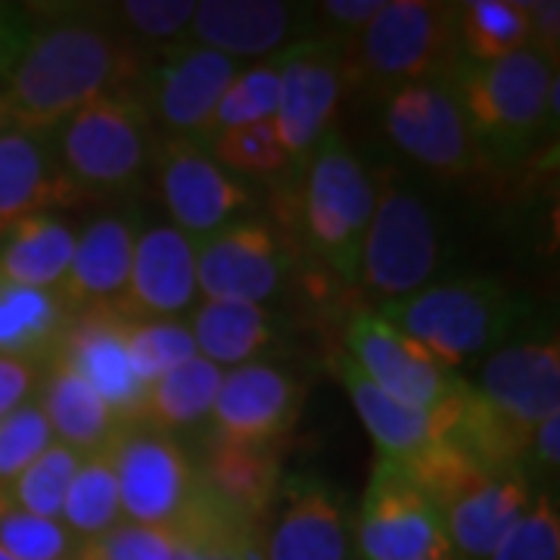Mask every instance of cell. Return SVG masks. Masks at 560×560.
<instances>
[{
  "label": "cell",
  "instance_id": "cell-1",
  "mask_svg": "<svg viewBox=\"0 0 560 560\" xmlns=\"http://www.w3.org/2000/svg\"><path fill=\"white\" fill-rule=\"evenodd\" d=\"M32 38L0 81V131L54 135L88 103L147 79L150 57L103 7H32Z\"/></svg>",
  "mask_w": 560,
  "mask_h": 560
},
{
  "label": "cell",
  "instance_id": "cell-2",
  "mask_svg": "<svg viewBox=\"0 0 560 560\" xmlns=\"http://www.w3.org/2000/svg\"><path fill=\"white\" fill-rule=\"evenodd\" d=\"M551 415H560L558 337L511 342L467 383L452 442L489 474H526L533 433Z\"/></svg>",
  "mask_w": 560,
  "mask_h": 560
},
{
  "label": "cell",
  "instance_id": "cell-3",
  "mask_svg": "<svg viewBox=\"0 0 560 560\" xmlns=\"http://www.w3.org/2000/svg\"><path fill=\"white\" fill-rule=\"evenodd\" d=\"M290 224L305 253L342 287H359L361 249L374 212V175L330 131L302 165L300 190L290 197Z\"/></svg>",
  "mask_w": 560,
  "mask_h": 560
},
{
  "label": "cell",
  "instance_id": "cell-4",
  "mask_svg": "<svg viewBox=\"0 0 560 560\" xmlns=\"http://www.w3.org/2000/svg\"><path fill=\"white\" fill-rule=\"evenodd\" d=\"M445 84L492 165L523 160L558 119V66L533 47L486 66L460 60Z\"/></svg>",
  "mask_w": 560,
  "mask_h": 560
},
{
  "label": "cell",
  "instance_id": "cell-5",
  "mask_svg": "<svg viewBox=\"0 0 560 560\" xmlns=\"http://www.w3.org/2000/svg\"><path fill=\"white\" fill-rule=\"evenodd\" d=\"M342 50L349 91L389 97L399 88L445 81L460 62L458 3L389 0L374 22Z\"/></svg>",
  "mask_w": 560,
  "mask_h": 560
},
{
  "label": "cell",
  "instance_id": "cell-6",
  "mask_svg": "<svg viewBox=\"0 0 560 560\" xmlns=\"http://www.w3.org/2000/svg\"><path fill=\"white\" fill-rule=\"evenodd\" d=\"M57 160L94 202L138 190L156 162V125L140 88L97 97L54 131Z\"/></svg>",
  "mask_w": 560,
  "mask_h": 560
},
{
  "label": "cell",
  "instance_id": "cell-7",
  "mask_svg": "<svg viewBox=\"0 0 560 560\" xmlns=\"http://www.w3.org/2000/svg\"><path fill=\"white\" fill-rule=\"evenodd\" d=\"M445 371L499 346L523 315V302L492 278H448L377 312Z\"/></svg>",
  "mask_w": 560,
  "mask_h": 560
},
{
  "label": "cell",
  "instance_id": "cell-8",
  "mask_svg": "<svg viewBox=\"0 0 560 560\" xmlns=\"http://www.w3.org/2000/svg\"><path fill=\"white\" fill-rule=\"evenodd\" d=\"M440 259V228L430 206L399 178V172H377L374 212L361 249V290L381 305L399 302L430 283Z\"/></svg>",
  "mask_w": 560,
  "mask_h": 560
},
{
  "label": "cell",
  "instance_id": "cell-9",
  "mask_svg": "<svg viewBox=\"0 0 560 560\" xmlns=\"http://www.w3.org/2000/svg\"><path fill=\"white\" fill-rule=\"evenodd\" d=\"M383 128L393 147L436 178L477 180L492 168L445 81L408 84L389 94Z\"/></svg>",
  "mask_w": 560,
  "mask_h": 560
},
{
  "label": "cell",
  "instance_id": "cell-10",
  "mask_svg": "<svg viewBox=\"0 0 560 560\" xmlns=\"http://www.w3.org/2000/svg\"><path fill=\"white\" fill-rule=\"evenodd\" d=\"M106 455L116 470L125 521L168 533L200 489L197 460L175 436L150 427H121Z\"/></svg>",
  "mask_w": 560,
  "mask_h": 560
},
{
  "label": "cell",
  "instance_id": "cell-11",
  "mask_svg": "<svg viewBox=\"0 0 560 560\" xmlns=\"http://www.w3.org/2000/svg\"><path fill=\"white\" fill-rule=\"evenodd\" d=\"M153 165L172 228H178L194 243L219 234L221 228L241 221V212L256 206L253 187L224 172L197 140L162 138Z\"/></svg>",
  "mask_w": 560,
  "mask_h": 560
},
{
  "label": "cell",
  "instance_id": "cell-12",
  "mask_svg": "<svg viewBox=\"0 0 560 560\" xmlns=\"http://www.w3.org/2000/svg\"><path fill=\"white\" fill-rule=\"evenodd\" d=\"M342 352L381 393L420 411H436L467 386V381L445 371L377 312H359L349 318Z\"/></svg>",
  "mask_w": 560,
  "mask_h": 560
},
{
  "label": "cell",
  "instance_id": "cell-13",
  "mask_svg": "<svg viewBox=\"0 0 560 560\" xmlns=\"http://www.w3.org/2000/svg\"><path fill=\"white\" fill-rule=\"evenodd\" d=\"M355 545L361 560H420L448 539L436 504L393 460L377 458L361 495Z\"/></svg>",
  "mask_w": 560,
  "mask_h": 560
},
{
  "label": "cell",
  "instance_id": "cell-14",
  "mask_svg": "<svg viewBox=\"0 0 560 560\" xmlns=\"http://www.w3.org/2000/svg\"><path fill=\"white\" fill-rule=\"evenodd\" d=\"M293 265L290 246L268 221H234L197 243V293L212 302L265 305Z\"/></svg>",
  "mask_w": 560,
  "mask_h": 560
},
{
  "label": "cell",
  "instance_id": "cell-15",
  "mask_svg": "<svg viewBox=\"0 0 560 560\" xmlns=\"http://www.w3.org/2000/svg\"><path fill=\"white\" fill-rule=\"evenodd\" d=\"M342 97L346 79L340 47L324 40H300L280 54V101L275 125L293 165H305L312 150L334 131Z\"/></svg>",
  "mask_w": 560,
  "mask_h": 560
},
{
  "label": "cell",
  "instance_id": "cell-16",
  "mask_svg": "<svg viewBox=\"0 0 560 560\" xmlns=\"http://www.w3.org/2000/svg\"><path fill=\"white\" fill-rule=\"evenodd\" d=\"M237 69L241 66L234 60L190 40L160 54V62L147 72L140 91L147 97L153 125L162 128V138L200 143Z\"/></svg>",
  "mask_w": 560,
  "mask_h": 560
},
{
  "label": "cell",
  "instance_id": "cell-17",
  "mask_svg": "<svg viewBox=\"0 0 560 560\" xmlns=\"http://www.w3.org/2000/svg\"><path fill=\"white\" fill-rule=\"evenodd\" d=\"M302 386L278 364L253 361L224 371L209 415V440L241 445H283L302 415Z\"/></svg>",
  "mask_w": 560,
  "mask_h": 560
},
{
  "label": "cell",
  "instance_id": "cell-18",
  "mask_svg": "<svg viewBox=\"0 0 560 560\" xmlns=\"http://www.w3.org/2000/svg\"><path fill=\"white\" fill-rule=\"evenodd\" d=\"M312 7L283 0H202L187 40L234 60H275L287 47L308 40Z\"/></svg>",
  "mask_w": 560,
  "mask_h": 560
},
{
  "label": "cell",
  "instance_id": "cell-19",
  "mask_svg": "<svg viewBox=\"0 0 560 560\" xmlns=\"http://www.w3.org/2000/svg\"><path fill=\"white\" fill-rule=\"evenodd\" d=\"M197 305V243L172 224L140 231L121 300L109 315L121 320L180 318Z\"/></svg>",
  "mask_w": 560,
  "mask_h": 560
},
{
  "label": "cell",
  "instance_id": "cell-20",
  "mask_svg": "<svg viewBox=\"0 0 560 560\" xmlns=\"http://www.w3.org/2000/svg\"><path fill=\"white\" fill-rule=\"evenodd\" d=\"M330 371L342 383L346 396L352 399V408H355V415L364 423L371 442L377 445V458H386L393 460L396 467H405L408 460L423 455L430 445L452 440V430H455V420H458L460 396H464L467 386L460 389L455 399L436 408V411H420V408L401 405L393 396L381 393L352 364V359L342 349H337L330 355Z\"/></svg>",
  "mask_w": 560,
  "mask_h": 560
},
{
  "label": "cell",
  "instance_id": "cell-21",
  "mask_svg": "<svg viewBox=\"0 0 560 560\" xmlns=\"http://www.w3.org/2000/svg\"><path fill=\"white\" fill-rule=\"evenodd\" d=\"M94 202L62 172L54 135L0 131V234L35 215Z\"/></svg>",
  "mask_w": 560,
  "mask_h": 560
},
{
  "label": "cell",
  "instance_id": "cell-22",
  "mask_svg": "<svg viewBox=\"0 0 560 560\" xmlns=\"http://www.w3.org/2000/svg\"><path fill=\"white\" fill-rule=\"evenodd\" d=\"M57 359L75 368L94 386L121 427H131L140 418V405L147 396V383L140 381L131 352H128V320L109 312L75 315L62 334Z\"/></svg>",
  "mask_w": 560,
  "mask_h": 560
},
{
  "label": "cell",
  "instance_id": "cell-23",
  "mask_svg": "<svg viewBox=\"0 0 560 560\" xmlns=\"http://www.w3.org/2000/svg\"><path fill=\"white\" fill-rule=\"evenodd\" d=\"M536 495L526 474L482 470L440 508L445 539L458 560H489Z\"/></svg>",
  "mask_w": 560,
  "mask_h": 560
},
{
  "label": "cell",
  "instance_id": "cell-24",
  "mask_svg": "<svg viewBox=\"0 0 560 560\" xmlns=\"http://www.w3.org/2000/svg\"><path fill=\"white\" fill-rule=\"evenodd\" d=\"M275 526L265 533V560H349V521L327 482L283 477Z\"/></svg>",
  "mask_w": 560,
  "mask_h": 560
},
{
  "label": "cell",
  "instance_id": "cell-25",
  "mask_svg": "<svg viewBox=\"0 0 560 560\" xmlns=\"http://www.w3.org/2000/svg\"><path fill=\"white\" fill-rule=\"evenodd\" d=\"M138 234V215H101L75 234L69 271L57 287L72 315L109 312L121 300Z\"/></svg>",
  "mask_w": 560,
  "mask_h": 560
},
{
  "label": "cell",
  "instance_id": "cell-26",
  "mask_svg": "<svg viewBox=\"0 0 560 560\" xmlns=\"http://www.w3.org/2000/svg\"><path fill=\"white\" fill-rule=\"evenodd\" d=\"M206 492L243 521L268 526L283 489V445H241L206 436L197 464Z\"/></svg>",
  "mask_w": 560,
  "mask_h": 560
},
{
  "label": "cell",
  "instance_id": "cell-27",
  "mask_svg": "<svg viewBox=\"0 0 560 560\" xmlns=\"http://www.w3.org/2000/svg\"><path fill=\"white\" fill-rule=\"evenodd\" d=\"M35 401L54 430V440L79 452L81 458L103 452L121 430V423L94 393V386L57 355L40 364Z\"/></svg>",
  "mask_w": 560,
  "mask_h": 560
},
{
  "label": "cell",
  "instance_id": "cell-28",
  "mask_svg": "<svg viewBox=\"0 0 560 560\" xmlns=\"http://www.w3.org/2000/svg\"><path fill=\"white\" fill-rule=\"evenodd\" d=\"M72 312L57 290L22 287L0 278V355L47 364L60 349Z\"/></svg>",
  "mask_w": 560,
  "mask_h": 560
},
{
  "label": "cell",
  "instance_id": "cell-29",
  "mask_svg": "<svg viewBox=\"0 0 560 560\" xmlns=\"http://www.w3.org/2000/svg\"><path fill=\"white\" fill-rule=\"evenodd\" d=\"M187 327L197 346V355L212 361L221 371L253 364L278 340L271 312L265 305H249V302L200 300V305L190 308Z\"/></svg>",
  "mask_w": 560,
  "mask_h": 560
},
{
  "label": "cell",
  "instance_id": "cell-30",
  "mask_svg": "<svg viewBox=\"0 0 560 560\" xmlns=\"http://www.w3.org/2000/svg\"><path fill=\"white\" fill-rule=\"evenodd\" d=\"M75 253V231L57 215H35L0 234V278L57 290Z\"/></svg>",
  "mask_w": 560,
  "mask_h": 560
},
{
  "label": "cell",
  "instance_id": "cell-31",
  "mask_svg": "<svg viewBox=\"0 0 560 560\" xmlns=\"http://www.w3.org/2000/svg\"><path fill=\"white\" fill-rule=\"evenodd\" d=\"M221 377H224V371L200 355L184 361L175 371L162 374L160 381L147 386L138 423L156 430V433H165V436H175L180 430H190L202 420H209L215 396H219Z\"/></svg>",
  "mask_w": 560,
  "mask_h": 560
},
{
  "label": "cell",
  "instance_id": "cell-32",
  "mask_svg": "<svg viewBox=\"0 0 560 560\" xmlns=\"http://www.w3.org/2000/svg\"><path fill=\"white\" fill-rule=\"evenodd\" d=\"M460 60H504L529 47V10L523 0H467L458 3Z\"/></svg>",
  "mask_w": 560,
  "mask_h": 560
},
{
  "label": "cell",
  "instance_id": "cell-33",
  "mask_svg": "<svg viewBox=\"0 0 560 560\" xmlns=\"http://www.w3.org/2000/svg\"><path fill=\"white\" fill-rule=\"evenodd\" d=\"M121 521L125 517H121L119 482H116L113 460L103 448L97 455H88L81 460L79 474L66 489L60 523L81 541L101 536Z\"/></svg>",
  "mask_w": 560,
  "mask_h": 560
},
{
  "label": "cell",
  "instance_id": "cell-34",
  "mask_svg": "<svg viewBox=\"0 0 560 560\" xmlns=\"http://www.w3.org/2000/svg\"><path fill=\"white\" fill-rule=\"evenodd\" d=\"M280 101V57L275 60L249 62L246 69H237L234 81L228 84V91L221 94L215 116L209 121L206 135H202V147H209L212 140L234 131L243 125H256V121L275 119Z\"/></svg>",
  "mask_w": 560,
  "mask_h": 560
},
{
  "label": "cell",
  "instance_id": "cell-35",
  "mask_svg": "<svg viewBox=\"0 0 560 560\" xmlns=\"http://www.w3.org/2000/svg\"><path fill=\"white\" fill-rule=\"evenodd\" d=\"M103 10L125 38L150 57V50L165 54L187 40L197 0H125Z\"/></svg>",
  "mask_w": 560,
  "mask_h": 560
},
{
  "label": "cell",
  "instance_id": "cell-36",
  "mask_svg": "<svg viewBox=\"0 0 560 560\" xmlns=\"http://www.w3.org/2000/svg\"><path fill=\"white\" fill-rule=\"evenodd\" d=\"M212 160L219 162L224 172L231 175H249V178H280L293 172L296 165L290 153L283 150L275 119L243 125L234 131H224L206 147Z\"/></svg>",
  "mask_w": 560,
  "mask_h": 560
},
{
  "label": "cell",
  "instance_id": "cell-37",
  "mask_svg": "<svg viewBox=\"0 0 560 560\" xmlns=\"http://www.w3.org/2000/svg\"><path fill=\"white\" fill-rule=\"evenodd\" d=\"M81 460L84 458L79 452L54 442L38 460H32L20 477L7 486V495L13 499V504H20L22 511H28L35 517L60 521L66 489L79 474Z\"/></svg>",
  "mask_w": 560,
  "mask_h": 560
},
{
  "label": "cell",
  "instance_id": "cell-38",
  "mask_svg": "<svg viewBox=\"0 0 560 560\" xmlns=\"http://www.w3.org/2000/svg\"><path fill=\"white\" fill-rule=\"evenodd\" d=\"M0 548L16 560H75L79 539L60 521L22 511L0 489Z\"/></svg>",
  "mask_w": 560,
  "mask_h": 560
},
{
  "label": "cell",
  "instance_id": "cell-39",
  "mask_svg": "<svg viewBox=\"0 0 560 560\" xmlns=\"http://www.w3.org/2000/svg\"><path fill=\"white\" fill-rule=\"evenodd\" d=\"M128 352L138 377L147 386L184 361L197 359V346L187 320H128Z\"/></svg>",
  "mask_w": 560,
  "mask_h": 560
},
{
  "label": "cell",
  "instance_id": "cell-40",
  "mask_svg": "<svg viewBox=\"0 0 560 560\" xmlns=\"http://www.w3.org/2000/svg\"><path fill=\"white\" fill-rule=\"evenodd\" d=\"M489 560H560V511L555 489L541 486Z\"/></svg>",
  "mask_w": 560,
  "mask_h": 560
},
{
  "label": "cell",
  "instance_id": "cell-41",
  "mask_svg": "<svg viewBox=\"0 0 560 560\" xmlns=\"http://www.w3.org/2000/svg\"><path fill=\"white\" fill-rule=\"evenodd\" d=\"M54 442V430L35 399L0 418V489H7Z\"/></svg>",
  "mask_w": 560,
  "mask_h": 560
},
{
  "label": "cell",
  "instance_id": "cell-42",
  "mask_svg": "<svg viewBox=\"0 0 560 560\" xmlns=\"http://www.w3.org/2000/svg\"><path fill=\"white\" fill-rule=\"evenodd\" d=\"M75 560H180V548L165 529L121 521L94 539H81Z\"/></svg>",
  "mask_w": 560,
  "mask_h": 560
},
{
  "label": "cell",
  "instance_id": "cell-43",
  "mask_svg": "<svg viewBox=\"0 0 560 560\" xmlns=\"http://www.w3.org/2000/svg\"><path fill=\"white\" fill-rule=\"evenodd\" d=\"M386 0H324L312 7V32L308 40H324L334 47H346L374 22Z\"/></svg>",
  "mask_w": 560,
  "mask_h": 560
},
{
  "label": "cell",
  "instance_id": "cell-44",
  "mask_svg": "<svg viewBox=\"0 0 560 560\" xmlns=\"http://www.w3.org/2000/svg\"><path fill=\"white\" fill-rule=\"evenodd\" d=\"M32 28H35L32 7L0 3V81L13 72V66L32 38Z\"/></svg>",
  "mask_w": 560,
  "mask_h": 560
},
{
  "label": "cell",
  "instance_id": "cell-45",
  "mask_svg": "<svg viewBox=\"0 0 560 560\" xmlns=\"http://www.w3.org/2000/svg\"><path fill=\"white\" fill-rule=\"evenodd\" d=\"M40 381L38 364L0 355V418L16 411L20 405L35 399Z\"/></svg>",
  "mask_w": 560,
  "mask_h": 560
},
{
  "label": "cell",
  "instance_id": "cell-46",
  "mask_svg": "<svg viewBox=\"0 0 560 560\" xmlns=\"http://www.w3.org/2000/svg\"><path fill=\"white\" fill-rule=\"evenodd\" d=\"M529 10V47L548 62L560 60V3L558 0H536L526 3Z\"/></svg>",
  "mask_w": 560,
  "mask_h": 560
},
{
  "label": "cell",
  "instance_id": "cell-47",
  "mask_svg": "<svg viewBox=\"0 0 560 560\" xmlns=\"http://www.w3.org/2000/svg\"><path fill=\"white\" fill-rule=\"evenodd\" d=\"M560 467V415L545 418L533 433L529 458H526V477L536 482L539 477H555Z\"/></svg>",
  "mask_w": 560,
  "mask_h": 560
},
{
  "label": "cell",
  "instance_id": "cell-48",
  "mask_svg": "<svg viewBox=\"0 0 560 560\" xmlns=\"http://www.w3.org/2000/svg\"><path fill=\"white\" fill-rule=\"evenodd\" d=\"M420 560H458V558H455L452 545H442V548H436V551H430L427 558H420Z\"/></svg>",
  "mask_w": 560,
  "mask_h": 560
},
{
  "label": "cell",
  "instance_id": "cell-49",
  "mask_svg": "<svg viewBox=\"0 0 560 560\" xmlns=\"http://www.w3.org/2000/svg\"><path fill=\"white\" fill-rule=\"evenodd\" d=\"M0 560H16V558H10V555H7V551L0 548Z\"/></svg>",
  "mask_w": 560,
  "mask_h": 560
},
{
  "label": "cell",
  "instance_id": "cell-50",
  "mask_svg": "<svg viewBox=\"0 0 560 560\" xmlns=\"http://www.w3.org/2000/svg\"><path fill=\"white\" fill-rule=\"evenodd\" d=\"M180 560H184V558H180Z\"/></svg>",
  "mask_w": 560,
  "mask_h": 560
}]
</instances>
